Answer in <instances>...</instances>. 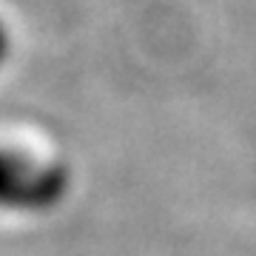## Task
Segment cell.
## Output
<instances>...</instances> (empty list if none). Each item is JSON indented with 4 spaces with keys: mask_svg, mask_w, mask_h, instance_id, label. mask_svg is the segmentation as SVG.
<instances>
[{
    "mask_svg": "<svg viewBox=\"0 0 256 256\" xmlns=\"http://www.w3.org/2000/svg\"><path fill=\"white\" fill-rule=\"evenodd\" d=\"M9 57H12V32H9V26L0 20V68L9 63Z\"/></svg>",
    "mask_w": 256,
    "mask_h": 256,
    "instance_id": "2",
    "label": "cell"
},
{
    "mask_svg": "<svg viewBox=\"0 0 256 256\" xmlns=\"http://www.w3.org/2000/svg\"><path fill=\"white\" fill-rule=\"evenodd\" d=\"M72 168L52 156L0 148V214L46 216L68 200Z\"/></svg>",
    "mask_w": 256,
    "mask_h": 256,
    "instance_id": "1",
    "label": "cell"
}]
</instances>
